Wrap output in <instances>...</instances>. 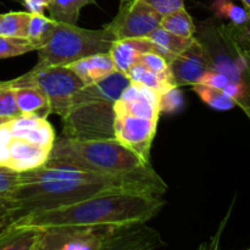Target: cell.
Masks as SVG:
<instances>
[{"label":"cell","mask_w":250,"mask_h":250,"mask_svg":"<svg viewBox=\"0 0 250 250\" xmlns=\"http://www.w3.org/2000/svg\"><path fill=\"white\" fill-rule=\"evenodd\" d=\"M211 68L207 49L195 36L189 46L170 63V72L177 87L197 84L203 75Z\"/></svg>","instance_id":"cell-11"},{"label":"cell","mask_w":250,"mask_h":250,"mask_svg":"<svg viewBox=\"0 0 250 250\" xmlns=\"http://www.w3.org/2000/svg\"><path fill=\"white\" fill-rule=\"evenodd\" d=\"M1 16L2 15H0V23H1Z\"/></svg>","instance_id":"cell-41"},{"label":"cell","mask_w":250,"mask_h":250,"mask_svg":"<svg viewBox=\"0 0 250 250\" xmlns=\"http://www.w3.org/2000/svg\"><path fill=\"white\" fill-rule=\"evenodd\" d=\"M9 161L6 167L16 172L33 170L44 165L50 155V150L31 143L26 139L12 137L7 144Z\"/></svg>","instance_id":"cell-13"},{"label":"cell","mask_w":250,"mask_h":250,"mask_svg":"<svg viewBox=\"0 0 250 250\" xmlns=\"http://www.w3.org/2000/svg\"><path fill=\"white\" fill-rule=\"evenodd\" d=\"M5 226H6V224H5V221H4V220L0 219V231H1V229H4Z\"/></svg>","instance_id":"cell-37"},{"label":"cell","mask_w":250,"mask_h":250,"mask_svg":"<svg viewBox=\"0 0 250 250\" xmlns=\"http://www.w3.org/2000/svg\"><path fill=\"white\" fill-rule=\"evenodd\" d=\"M21 115V111L16 104V99H15L11 81H7L6 84L0 87V117L15 119Z\"/></svg>","instance_id":"cell-30"},{"label":"cell","mask_w":250,"mask_h":250,"mask_svg":"<svg viewBox=\"0 0 250 250\" xmlns=\"http://www.w3.org/2000/svg\"><path fill=\"white\" fill-rule=\"evenodd\" d=\"M34 50H36V46L28 38L0 36V60L16 58V56H21Z\"/></svg>","instance_id":"cell-26"},{"label":"cell","mask_w":250,"mask_h":250,"mask_svg":"<svg viewBox=\"0 0 250 250\" xmlns=\"http://www.w3.org/2000/svg\"><path fill=\"white\" fill-rule=\"evenodd\" d=\"M155 229L146 224L106 227L103 229V250H148L164 246Z\"/></svg>","instance_id":"cell-10"},{"label":"cell","mask_w":250,"mask_h":250,"mask_svg":"<svg viewBox=\"0 0 250 250\" xmlns=\"http://www.w3.org/2000/svg\"><path fill=\"white\" fill-rule=\"evenodd\" d=\"M185 104L183 94L177 85L164 90L159 94V110L160 114H173L182 109Z\"/></svg>","instance_id":"cell-29"},{"label":"cell","mask_w":250,"mask_h":250,"mask_svg":"<svg viewBox=\"0 0 250 250\" xmlns=\"http://www.w3.org/2000/svg\"><path fill=\"white\" fill-rule=\"evenodd\" d=\"M160 26L166 31L183 38H193L197 32L194 22L185 7L163 16Z\"/></svg>","instance_id":"cell-22"},{"label":"cell","mask_w":250,"mask_h":250,"mask_svg":"<svg viewBox=\"0 0 250 250\" xmlns=\"http://www.w3.org/2000/svg\"><path fill=\"white\" fill-rule=\"evenodd\" d=\"M66 66H68L82 80L84 84L98 82L116 71L109 53L85 56V58L80 59V60Z\"/></svg>","instance_id":"cell-16"},{"label":"cell","mask_w":250,"mask_h":250,"mask_svg":"<svg viewBox=\"0 0 250 250\" xmlns=\"http://www.w3.org/2000/svg\"><path fill=\"white\" fill-rule=\"evenodd\" d=\"M9 127L14 137L26 139L49 150L53 148L56 138L55 131L46 119H39L31 115H21L10 120Z\"/></svg>","instance_id":"cell-14"},{"label":"cell","mask_w":250,"mask_h":250,"mask_svg":"<svg viewBox=\"0 0 250 250\" xmlns=\"http://www.w3.org/2000/svg\"><path fill=\"white\" fill-rule=\"evenodd\" d=\"M242 2L244 4V6H246V9L250 11V0H242Z\"/></svg>","instance_id":"cell-36"},{"label":"cell","mask_w":250,"mask_h":250,"mask_svg":"<svg viewBox=\"0 0 250 250\" xmlns=\"http://www.w3.org/2000/svg\"><path fill=\"white\" fill-rule=\"evenodd\" d=\"M97 0H51L48 6L50 19L60 23L77 24L80 12L85 5L94 4Z\"/></svg>","instance_id":"cell-21"},{"label":"cell","mask_w":250,"mask_h":250,"mask_svg":"<svg viewBox=\"0 0 250 250\" xmlns=\"http://www.w3.org/2000/svg\"><path fill=\"white\" fill-rule=\"evenodd\" d=\"M212 10L216 17L229 19V23L241 24L248 19L249 11L246 7H242L232 2L231 0H214Z\"/></svg>","instance_id":"cell-27"},{"label":"cell","mask_w":250,"mask_h":250,"mask_svg":"<svg viewBox=\"0 0 250 250\" xmlns=\"http://www.w3.org/2000/svg\"><path fill=\"white\" fill-rule=\"evenodd\" d=\"M34 85L48 98L51 111L62 117L67 111L73 95L84 85L80 77L66 65L32 68L26 75L11 80V87Z\"/></svg>","instance_id":"cell-6"},{"label":"cell","mask_w":250,"mask_h":250,"mask_svg":"<svg viewBox=\"0 0 250 250\" xmlns=\"http://www.w3.org/2000/svg\"><path fill=\"white\" fill-rule=\"evenodd\" d=\"M207 49L214 70L225 73L229 82L224 88L250 120V54L241 50L220 24L202 23L198 37Z\"/></svg>","instance_id":"cell-4"},{"label":"cell","mask_w":250,"mask_h":250,"mask_svg":"<svg viewBox=\"0 0 250 250\" xmlns=\"http://www.w3.org/2000/svg\"><path fill=\"white\" fill-rule=\"evenodd\" d=\"M138 63H142L146 68L156 73L170 72V63L166 61L165 58H163L160 54L155 53V51H146V53L142 54Z\"/></svg>","instance_id":"cell-31"},{"label":"cell","mask_w":250,"mask_h":250,"mask_svg":"<svg viewBox=\"0 0 250 250\" xmlns=\"http://www.w3.org/2000/svg\"><path fill=\"white\" fill-rule=\"evenodd\" d=\"M163 16L143 0H121L119 12L105 26L116 39L146 38L160 26Z\"/></svg>","instance_id":"cell-7"},{"label":"cell","mask_w":250,"mask_h":250,"mask_svg":"<svg viewBox=\"0 0 250 250\" xmlns=\"http://www.w3.org/2000/svg\"><path fill=\"white\" fill-rule=\"evenodd\" d=\"M39 234V229L6 225L0 231V250H36Z\"/></svg>","instance_id":"cell-19"},{"label":"cell","mask_w":250,"mask_h":250,"mask_svg":"<svg viewBox=\"0 0 250 250\" xmlns=\"http://www.w3.org/2000/svg\"><path fill=\"white\" fill-rule=\"evenodd\" d=\"M12 88L16 104L22 115L46 119L53 114L48 98L39 88L34 85H17Z\"/></svg>","instance_id":"cell-17"},{"label":"cell","mask_w":250,"mask_h":250,"mask_svg":"<svg viewBox=\"0 0 250 250\" xmlns=\"http://www.w3.org/2000/svg\"><path fill=\"white\" fill-rule=\"evenodd\" d=\"M58 22L50 17L44 16V14H32L28 24L27 38L32 42L36 50L44 45L53 34Z\"/></svg>","instance_id":"cell-23"},{"label":"cell","mask_w":250,"mask_h":250,"mask_svg":"<svg viewBox=\"0 0 250 250\" xmlns=\"http://www.w3.org/2000/svg\"><path fill=\"white\" fill-rule=\"evenodd\" d=\"M116 41L107 28L85 29L77 24L56 23L50 38L37 50L38 61L33 68L70 65L85 56L109 53Z\"/></svg>","instance_id":"cell-5"},{"label":"cell","mask_w":250,"mask_h":250,"mask_svg":"<svg viewBox=\"0 0 250 250\" xmlns=\"http://www.w3.org/2000/svg\"><path fill=\"white\" fill-rule=\"evenodd\" d=\"M19 183V172H16V171H0V199L6 197Z\"/></svg>","instance_id":"cell-34"},{"label":"cell","mask_w":250,"mask_h":250,"mask_svg":"<svg viewBox=\"0 0 250 250\" xmlns=\"http://www.w3.org/2000/svg\"><path fill=\"white\" fill-rule=\"evenodd\" d=\"M6 82H7V81H0V87H1V85H4V84H6Z\"/></svg>","instance_id":"cell-39"},{"label":"cell","mask_w":250,"mask_h":250,"mask_svg":"<svg viewBox=\"0 0 250 250\" xmlns=\"http://www.w3.org/2000/svg\"><path fill=\"white\" fill-rule=\"evenodd\" d=\"M0 171H12V170H10V168L7 167H4V166H0Z\"/></svg>","instance_id":"cell-38"},{"label":"cell","mask_w":250,"mask_h":250,"mask_svg":"<svg viewBox=\"0 0 250 250\" xmlns=\"http://www.w3.org/2000/svg\"><path fill=\"white\" fill-rule=\"evenodd\" d=\"M14 1H19V2H22V0H14Z\"/></svg>","instance_id":"cell-40"},{"label":"cell","mask_w":250,"mask_h":250,"mask_svg":"<svg viewBox=\"0 0 250 250\" xmlns=\"http://www.w3.org/2000/svg\"><path fill=\"white\" fill-rule=\"evenodd\" d=\"M143 1L153 7L161 16L185 7V0H143Z\"/></svg>","instance_id":"cell-32"},{"label":"cell","mask_w":250,"mask_h":250,"mask_svg":"<svg viewBox=\"0 0 250 250\" xmlns=\"http://www.w3.org/2000/svg\"><path fill=\"white\" fill-rule=\"evenodd\" d=\"M31 15L28 11H11L2 15L0 36L27 38Z\"/></svg>","instance_id":"cell-24"},{"label":"cell","mask_w":250,"mask_h":250,"mask_svg":"<svg viewBox=\"0 0 250 250\" xmlns=\"http://www.w3.org/2000/svg\"><path fill=\"white\" fill-rule=\"evenodd\" d=\"M146 38L153 42L155 53L160 54L163 58L166 59L168 63H171L183 50H186L189 46L194 37L193 38H183V37L176 36V34L171 33V32L166 31L165 28L159 26L158 28L150 32Z\"/></svg>","instance_id":"cell-18"},{"label":"cell","mask_w":250,"mask_h":250,"mask_svg":"<svg viewBox=\"0 0 250 250\" xmlns=\"http://www.w3.org/2000/svg\"><path fill=\"white\" fill-rule=\"evenodd\" d=\"M129 83L127 75L114 71L98 82L83 85L61 117L62 136L78 141L115 139L114 105Z\"/></svg>","instance_id":"cell-3"},{"label":"cell","mask_w":250,"mask_h":250,"mask_svg":"<svg viewBox=\"0 0 250 250\" xmlns=\"http://www.w3.org/2000/svg\"><path fill=\"white\" fill-rule=\"evenodd\" d=\"M193 89L197 93L198 97L209 105L210 107L219 111H227L236 106V103L232 98H229L224 90L217 89V88L209 87L204 84H194Z\"/></svg>","instance_id":"cell-25"},{"label":"cell","mask_w":250,"mask_h":250,"mask_svg":"<svg viewBox=\"0 0 250 250\" xmlns=\"http://www.w3.org/2000/svg\"><path fill=\"white\" fill-rule=\"evenodd\" d=\"M165 202L148 192L116 190L102 193L81 202L37 214L7 224L15 227L51 229L62 227L104 229L146 224L159 214Z\"/></svg>","instance_id":"cell-1"},{"label":"cell","mask_w":250,"mask_h":250,"mask_svg":"<svg viewBox=\"0 0 250 250\" xmlns=\"http://www.w3.org/2000/svg\"><path fill=\"white\" fill-rule=\"evenodd\" d=\"M104 229L62 227L39 229L41 234L36 250H103Z\"/></svg>","instance_id":"cell-9"},{"label":"cell","mask_w":250,"mask_h":250,"mask_svg":"<svg viewBox=\"0 0 250 250\" xmlns=\"http://www.w3.org/2000/svg\"><path fill=\"white\" fill-rule=\"evenodd\" d=\"M46 161L66 164L106 175L141 178L164 192L167 190L165 181L158 175L150 163H144L116 139L78 141L63 136L58 137Z\"/></svg>","instance_id":"cell-2"},{"label":"cell","mask_w":250,"mask_h":250,"mask_svg":"<svg viewBox=\"0 0 250 250\" xmlns=\"http://www.w3.org/2000/svg\"><path fill=\"white\" fill-rule=\"evenodd\" d=\"M222 31L241 50L250 54V11L248 19L241 24H220Z\"/></svg>","instance_id":"cell-28"},{"label":"cell","mask_w":250,"mask_h":250,"mask_svg":"<svg viewBox=\"0 0 250 250\" xmlns=\"http://www.w3.org/2000/svg\"><path fill=\"white\" fill-rule=\"evenodd\" d=\"M158 121L131 115H116L114 121L115 139L133 151L144 163H150V149Z\"/></svg>","instance_id":"cell-8"},{"label":"cell","mask_w":250,"mask_h":250,"mask_svg":"<svg viewBox=\"0 0 250 250\" xmlns=\"http://www.w3.org/2000/svg\"><path fill=\"white\" fill-rule=\"evenodd\" d=\"M229 80L225 73L220 72V71L214 70H209L208 72H205L203 75V77L200 78L199 82L197 84H204V85H209V87L212 88H217V89H224L227 84H229Z\"/></svg>","instance_id":"cell-33"},{"label":"cell","mask_w":250,"mask_h":250,"mask_svg":"<svg viewBox=\"0 0 250 250\" xmlns=\"http://www.w3.org/2000/svg\"><path fill=\"white\" fill-rule=\"evenodd\" d=\"M127 77L131 82L139 83L142 85L150 88L155 90L156 93H163L164 90L168 89L171 87H175V82L171 72L168 73H156L154 71L149 70L142 63H136L133 67L129 68L128 72L126 73Z\"/></svg>","instance_id":"cell-20"},{"label":"cell","mask_w":250,"mask_h":250,"mask_svg":"<svg viewBox=\"0 0 250 250\" xmlns=\"http://www.w3.org/2000/svg\"><path fill=\"white\" fill-rule=\"evenodd\" d=\"M51 0H22L21 4L31 14H44Z\"/></svg>","instance_id":"cell-35"},{"label":"cell","mask_w":250,"mask_h":250,"mask_svg":"<svg viewBox=\"0 0 250 250\" xmlns=\"http://www.w3.org/2000/svg\"><path fill=\"white\" fill-rule=\"evenodd\" d=\"M146 51H155V48L153 42L146 37V38L116 39L110 48L109 54L116 71L126 75L129 68L139 62L142 54Z\"/></svg>","instance_id":"cell-15"},{"label":"cell","mask_w":250,"mask_h":250,"mask_svg":"<svg viewBox=\"0 0 250 250\" xmlns=\"http://www.w3.org/2000/svg\"><path fill=\"white\" fill-rule=\"evenodd\" d=\"M115 115H131L159 120V93L139 83L131 82L114 105Z\"/></svg>","instance_id":"cell-12"}]
</instances>
